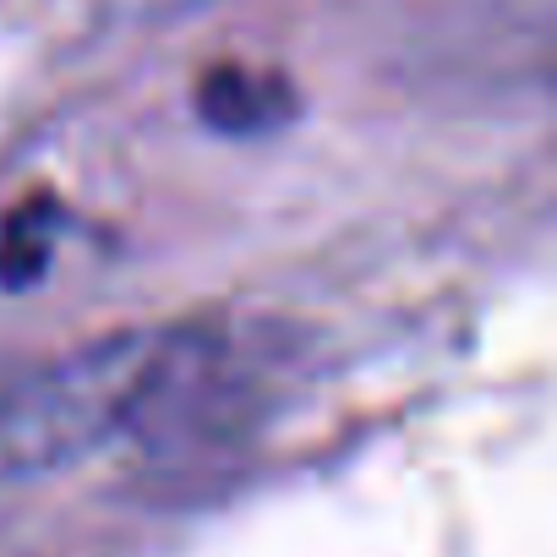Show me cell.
Masks as SVG:
<instances>
[{"mask_svg": "<svg viewBox=\"0 0 557 557\" xmlns=\"http://www.w3.org/2000/svg\"><path fill=\"white\" fill-rule=\"evenodd\" d=\"M230 372L219 323H143L72 345L0 388V481L50 475L121 432L191 410Z\"/></svg>", "mask_w": 557, "mask_h": 557, "instance_id": "1", "label": "cell"}, {"mask_svg": "<svg viewBox=\"0 0 557 557\" xmlns=\"http://www.w3.org/2000/svg\"><path fill=\"white\" fill-rule=\"evenodd\" d=\"M296 88L273 66H246V61H219L197 77V115L224 132V137H257L296 115Z\"/></svg>", "mask_w": 557, "mask_h": 557, "instance_id": "2", "label": "cell"}, {"mask_svg": "<svg viewBox=\"0 0 557 557\" xmlns=\"http://www.w3.org/2000/svg\"><path fill=\"white\" fill-rule=\"evenodd\" d=\"M45 251H50V213L45 208H17L0 230V285H28L45 268Z\"/></svg>", "mask_w": 557, "mask_h": 557, "instance_id": "3", "label": "cell"}]
</instances>
